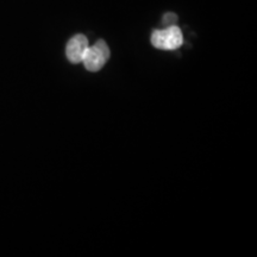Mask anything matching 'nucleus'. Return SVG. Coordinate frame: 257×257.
Here are the masks:
<instances>
[{
	"mask_svg": "<svg viewBox=\"0 0 257 257\" xmlns=\"http://www.w3.org/2000/svg\"><path fill=\"white\" fill-rule=\"evenodd\" d=\"M110 48L106 44V42L99 40L96 41L94 46L88 47V49L86 50L82 63L89 72H98L105 66V63L110 59Z\"/></svg>",
	"mask_w": 257,
	"mask_h": 257,
	"instance_id": "f03ea898",
	"label": "nucleus"
},
{
	"mask_svg": "<svg viewBox=\"0 0 257 257\" xmlns=\"http://www.w3.org/2000/svg\"><path fill=\"white\" fill-rule=\"evenodd\" d=\"M184 42L182 32L176 25H170L163 30H155L152 35V44L157 49L175 50Z\"/></svg>",
	"mask_w": 257,
	"mask_h": 257,
	"instance_id": "f257e3e1",
	"label": "nucleus"
},
{
	"mask_svg": "<svg viewBox=\"0 0 257 257\" xmlns=\"http://www.w3.org/2000/svg\"><path fill=\"white\" fill-rule=\"evenodd\" d=\"M176 16L174 14H167L165 16V18H163V22H165V24H168V27L170 25L174 24V22H176Z\"/></svg>",
	"mask_w": 257,
	"mask_h": 257,
	"instance_id": "20e7f679",
	"label": "nucleus"
},
{
	"mask_svg": "<svg viewBox=\"0 0 257 257\" xmlns=\"http://www.w3.org/2000/svg\"><path fill=\"white\" fill-rule=\"evenodd\" d=\"M88 40L87 37L79 34L72 37L67 44L66 55L69 62L80 63L82 62L83 56H85L86 50L88 49Z\"/></svg>",
	"mask_w": 257,
	"mask_h": 257,
	"instance_id": "7ed1b4c3",
	"label": "nucleus"
}]
</instances>
